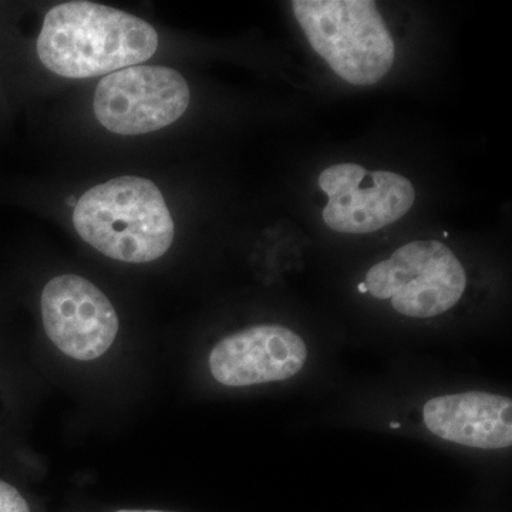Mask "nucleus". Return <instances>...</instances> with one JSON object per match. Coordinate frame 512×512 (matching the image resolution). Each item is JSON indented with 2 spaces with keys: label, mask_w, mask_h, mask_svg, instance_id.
I'll return each instance as SVG.
<instances>
[{
  "label": "nucleus",
  "mask_w": 512,
  "mask_h": 512,
  "mask_svg": "<svg viewBox=\"0 0 512 512\" xmlns=\"http://www.w3.org/2000/svg\"><path fill=\"white\" fill-rule=\"evenodd\" d=\"M157 47L156 29L146 20L93 2H67L50 9L37 37L40 62L70 79L137 66Z\"/></svg>",
  "instance_id": "f257e3e1"
},
{
  "label": "nucleus",
  "mask_w": 512,
  "mask_h": 512,
  "mask_svg": "<svg viewBox=\"0 0 512 512\" xmlns=\"http://www.w3.org/2000/svg\"><path fill=\"white\" fill-rule=\"evenodd\" d=\"M73 224L101 254L130 264L156 261L174 241L163 194L153 181L133 175L90 188L74 207Z\"/></svg>",
  "instance_id": "f03ea898"
},
{
  "label": "nucleus",
  "mask_w": 512,
  "mask_h": 512,
  "mask_svg": "<svg viewBox=\"0 0 512 512\" xmlns=\"http://www.w3.org/2000/svg\"><path fill=\"white\" fill-rule=\"evenodd\" d=\"M293 13L320 57L353 86L380 82L396 47L373 0H295Z\"/></svg>",
  "instance_id": "7ed1b4c3"
},
{
  "label": "nucleus",
  "mask_w": 512,
  "mask_h": 512,
  "mask_svg": "<svg viewBox=\"0 0 512 512\" xmlns=\"http://www.w3.org/2000/svg\"><path fill=\"white\" fill-rule=\"evenodd\" d=\"M365 284L370 295L390 299L400 315L427 319L450 311L460 301L467 278L447 245L416 241L372 266Z\"/></svg>",
  "instance_id": "20e7f679"
},
{
  "label": "nucleus",
  "mask_w": 512,
  "mask_h": 512,
  "mask_svg": "<svg viewBox=\"0 0 512 512\" xmlns=\"http://www.w3.org/2000/svg\"><path fill=\"white\" fill-rule=\"evenodd\" d=\"M190 89L177 70L164 66L127 67L107 74L94 93L101 126L121 136H138L175 123L187 111Z\"/></svg>",
  "instance_id": "39448f33"
},
{
  "label": "nucleus",
  "mask_w": 512,
  "mask_h": 512,
  "mask_svg": "<svg viewBox=\"0 0 512 512\" xmlns=\"http://www.w3.org/2000/svg\"><path fill=\"white\" fill-rule=\"evenodd\" d=\"M329 197L323 221L342 234H370L404 217L416 200L413 184L389 171H367L359 164H336L319 175Z\"/></svg>",
  "instance_id": "423d86ee"
},
{
  "label": "nucleus",
  "mask_w": 512,
  "mask_h": 512,
  "mask_svg": "<svg viewBox=\"0 0 512 512\" xmlns=\"http://www.w3.org/2000/svg\"><path fill=\"white\" fill-rule=\"evenodd\" d=\"M42 316L53 345L80 362L99 359L119 333V318L109 298L82 276L62 275L47 282Z\"/></svg>",
  "instance_id": "0eeeda50"
},
{
  "label": "nucleus",
  "mask_w": 512,
  "mask_h": 512,
  "mask_svg": "<svg viewBox=\"0 0 512 512\" xmlns=\"http://www.w3.org/2000/svg\"><path fill=\"white\" fill-rule=\"evenodd\" d=\"M308 357L305 342L291 329L254 326L227 336L211 350L210 369L229 387L281 382L301 372Z\"/></svg>",
  "instance_id": "6e6552de"
},
{
  "label": "nucleus",
  "mask_w": 512,
  "mask_h": 512,
  "mask_svg": "<svg viewBox=\"0 0 512 512\" xmlns=\"http://www.w3.org/2000/svg\"><path fill=\"white\" fill-rule=\"evenodd\" d=\"M427 429L441 440L495 450L512 444L510 397L483 392L434 397L423 407Z\"/></svg>",
  "instance_id": "1a4fd4ad"
},
{
  "label": "nucleus",
  "mask_w": 512,
  "mask_h": 512,
  "mask_svg": "<svg viewBox=\"0 0 512 512\" xmlns=\"http://www.w3.org/2000/svg\"><path fill=\"white\" fill-rule=\"evenodd\" d=\"M0 512H30L28 503L13 485L0 480Z\"/></svg>",
  "instance_id": "9d476101"
},
{
  "label": "nucleus",
  "mask_w": 512,
  "mask_h": 512,
  "mask_svg": "<svg viewBox=\"0 0 512 512\" xmlns=\"http://www.w3.org/2000/svg\"><path fill=\"white\" fill-rule=\"evenodd\" d=\"M359 292L360 293H366L367 292V288H366L365 282H362V284L359 285Z\"/></svg>",
  "instance_id": "9b49d317"
},
{
  "label": "nucleus",
  "mask_w": 512,
  "mask_h": 512,
  "mask_svg": "<svg viewBox=\"0 0 512 512\" xmlns=\"http://www.w3.org/2000/svg\"><path fill=\"white\" fill-rule=\"evenodd\" d=\"M117 512H164V511H136V510H120Z\"/></svg>",
  "instance_id": "f8f14e48"
},
{
  "label": "nucleus",
  "mask_w": 512,
  "mask_h": 512,
  "mask_svg": "<svg viewBox=\"0 0 512 512\" xmlns=\"http://www.w3.org/2000/svg\"><path fill=\"white\" fill-rule=\"evenodd\" d=\"M390 426H392L393 429H399L400 423H392V424H390Z\"/></svg>",
  "instance_id": "ddd939ff"
}]
</instances>
